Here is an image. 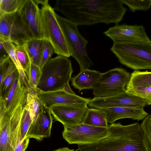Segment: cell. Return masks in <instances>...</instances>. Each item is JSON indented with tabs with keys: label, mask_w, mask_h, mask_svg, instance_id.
<instances>
[{
	"label": "cell",
	"mask_w": 151,
	"mask_h": 151,
	"mask_svg": "<svg viewBox=\"0 0 151 151\" xmlns=\"http://www.w3.org/2000/svg\"><path fill=\"white\" fill-rule=\"evenodd\" d=\"M122 0H57L54 8L78 25L118 24L127 9Z\"/></svg>",
	"instance_id": "1"
},
{
	"label": "cell",
	"mask_w": 151,
	"mask_h": 151,
	"mask_svg": "<svg viewBox=\"0 0 151 151\" xmlns=\"http://www.w3.org/2000/svg\"><path fill=\"white\" fill-rule=\"evenodd\" d=\"M107 136L98 142L78 146L79 151H145L140 125L135 123L123 125L113 123L108 128Z\"/></svg>",
	"instance_id": "2"
},
{
	"label": "cell",
	"mask_w": 151,
	"mask_h": 151,
	"mask_svg": "<svg viewBox=\"0 0 151 151\" xmlns=\"http://www.w3.org/2000/svg\"><path fill=\"white\" fill-rule=\"evenodd\" d=\"M41 71V76L36 88L43 92L63 89L71 80L73 72L71 61L60 55L50 58Z\"/></svg>",
	"instance_id": "3"
},
{
	"label": "cell",
	"mask_w": 151,
	"mask_h": 151,
	"mask_svg": "<svg viewBox=\"0 0 151 151\" xmlns=\"http://www.w3.org/2000/svg\"><path fill=\"white\" fill-rule=\"evenodd\" d=\"M122 64L135 70L151 69V40L114 42L111 48Z\"/></svg>",
	"instance_id": "4"
},
{
	"label": "cell",
	"mask_w": 151,
	"mask_h": 151,
	"mask_svg": "<svg viewBox=\"0 0 151 151\" xmlns=\"http://www.w3.org/2000/svg\"><path fill=\"white\" fill-rule=\"evenodd\" d=\"M42 5L40 9L41 24L45 39L52 45L54 53L67 58L70 56L63 32L57 19L54 8L48 0H35Z\"/></svg>",
	"instance_id": "5"
},
{
	"label": "cell",
	"mask_w": 151,
	"mask_h": 151,
	"mask_svg": "<svg viewBox=\"0 0 151 151\" xmlns=\"http://www.w3.org/2000/svg\"><path fill=\"white\" fill-rule=\"evenodd\" d=\"M57 19L64 35L70 56L78 63L80 71L93 65L86 50L88 43L79 32L78 26L56 13Z\"/></svg>",
	"instance_id": "6"
},
{
	"label": "cell",
	"mask_w": 151,
	"mask_h": 151,
	"mask_svg": "<svg viewBox=\"0 0 151 151\" xmlns=\"http://www.w3.org/2000/svg\"><path fill=\"white\" fill-rule=\"evenodd\" d=\"M131 74L124 69L117 68L101 74L94 85L93 93L95 97L114 96L126 91Z\"/></svg>",
	"instance_id": "7"
},
{
	"label": "cell",
	"mask_w": 151,
	"mask_h": 151,
	"mask_svg": "<svg viewBox=\"0 0 151 151\" xmlns=\"http://www.w3.org/2000/svg\"><path fill=\"white\" fill-rule=\"evenodd\" d=\"M0 37L16 45L24 44L34 38L19 12L0 15Z\"/></svg>",
	"instance_id": "8"
},
{
	"label": "cell",
	"mask_w": 151,
	"mask_h": 151,
	"mask_svg": "<svg viewBox=\"0 0 151 151\" xmlns=\"http://www.w3.org/2000/svg\"><path fill=\"white\" fill-rule=\"evenodd\" d=\"M108 134V128L82 123L73 126H64L62 136L69 144L83 146L98 142L106 137Z\"/></svg>",
	"instance_id": "9"
},
{
	"label": "cell",
	"mask_w": 151,
	"mask_h": 151,
	"mask_svg": "<svg viewBox=\"0 0 151 151\" xmlns=\"http://www.w3.org/2000/svg\"><path fill=\"white\" fill-rule=\"evenodd\" d=\"M24 106H19L10 117L0 119V151H15L19 143L20 122Z\"/></svg>",
	"instance_id": "10"
},
{
	"label": "cell",
	"mask_w": 151,
	"mask_h": 151,
	"mask_svg": "<svg viewBox=\"0 0 151 151\" xmlns=\"http://www.w3.org/2000/svg\"><path fill=\"white\" fill-rule=\"evenodd\" d=\"M90 107L104 109L115 107L143 108L147 105L144 99L125 91L113 96L103 98L94 97L88 103Z\"/></svg>",
	"instance_id": "11"
},
{
	"label": "cell",
	"mask_w": 151,
	"mask_h": 151,
	"mask_svg": "<svg viewBox=\"0 0 151 151\" xmlns=\"http://www.w3.org/2000/svg\"><path fill=\"white\" fill-rule=\"evenodd\" d=\"M28 91L19 75L15 80L6 96L0 97V119L9 118L21 105L26 104Z\"/></svg>",
	"instance_id": "12"
},
{
	"label": "cell",
	"mask_w": 151,
	"mask_h": 151,
	"mask_svg": "<svg viewBox=\"0 0 151 151\" xmlns=\"http://www.w3.org/2000/svg\"><path fill=\"white\" fill-rule=\"evenodd\" d=\"M87 103L54 106L50 109L54 119L67 127L83 123L89 109Z\"/></svg>",
	"instance_id": "13"
},
{
	"label": "cell",
	"mask_w": 151,
	"mask_h": 151,
	"mask_svg": "<svg viewBox=\"0 0 151 151\" xmlns=\"http://www.w3.org/2000/svg\"><path fill=\"white\" fill-rule=\"evenodd\" d=\"M114 42L150 40L142 25L116 24L104 32Z\"/></svg>",
	"instance_id": "14"
},
{
	"label": "cell",
	"mask_w": 151,
	"mask_h": 151,
	"mask_svg": "<svg viewBox=\"0 0 151 151\" xmlns=\"http://www.w3.org/2000/svg\"><path fill=\"white\" fill-rule=\"evenodd\" d=\"M19 12L34 38L45 39L42 27L41 10L35 0H26Z\"/></svg>",
	"instance_id": "15"
},
{
	"label": "cell",
	"mask_w": 151,
	"mask_h": 151,
	"mask_svg": "<svg viewBox=\"0 0 151 151\" xmlns=\"http://www.w3.org/2000/svg\"><path fill=\"white\" fill-rule=\"evenodd\" d=\"M37 95L42 103L47 108L61 105L88 103L90 98H86L76 94L69 93L63 89L43 92L37 89Z\"/></svg>",
	"instance_id": "16"
},
{
	"label": "cell",
	"mask_w": 151,
	"mask_h": 151,
	"mask_svg": "<svg viewBox=\"0 0 151 151\" xmlns=\"http://www.w3.org/2000/svg\"><path fill=\"white\" fill-rule=\"evenodd\" d=\"M53 119L50 109L43 104L41 111L36 120L31 124L26 137L41 141L51 136Z\"/></svg>",
	"instance_id": "17"
},
{
	"label": "cell",
	"mask_w": 151,
	"mask_h": 151,
	"mask_svg": "<svg viewBox=\"0 0 151 151\" xmlns=\"http://www.w3.org/2000/svg\"><path fill=\"white\" fill-rule=\"evenodd\" d=\"M100 109L105 114L108 123L111 124L122 119L129 118L139 121L148 115L143 108L115 107Z\"/></svg>",
	"instance_id": "18"
},
{
	"label": "cell",
	"mask_w": 151,
	"mask_h": 151,
	"mask_svg": "<svg viewBox=\"0 0 151 151\" xmlns=\"http://www.w3.org/2000/svg\"><path fill=\"white\" fill-rule=\"evenodd\" d=\"M101 74V73L95 70L88 68L83 69L71 78V85L79 92L85 89H93Z\"/></svg>",
	"instance_id": "19"
},
{
	"label": "cell",
	"mask_w": 151,
	"mask_h": 151,
	"mask_svg": "<svg viewBox=\"0 0 151 151\" xmlns=\"http://www.w3.org/2000/svg\"><path fill=\"white\" fill-rule=\"evenodd\" d=\"M0 42L3 44L9 57L15 65L18 71L21 82L29 91L31 87L26 74L17 58L15 51V46L10 40L1 37H0Z\"/></svg>",
	"instance_id": "20"
},
{
	"label": "cell",
	"mask_w": 151,
	"mask_h": 151,
	"mask_svg": "<svg viewBox=\"0 0 151 151\" xmlns=\"http://www.w3.org/2000/svg\"><path fill=\"white\" fill-rule=\"evenodd\" d=\"M44 40L33 38L24 44L31 63L39 67L41 60Z\"/></svg>",
	"instance_id": "21"
},
{
	"label": "cell",
	"mask_w": 151,
	"mask_h": 151,
	"mask_svg": "<svg viewBox=\"0 0 151 151\" xmlns=\"http://www.w3.org/2000/svg\"><path fill=\"white\" fill-rule=\"evenodd\" d=\"M83 123L104 128H108L109 126L104 111L101 109L94 108H89Z\"/></svg>",
	"instance_id": "22"
},
{
	"label": "cell",
	"mask_w": 151,
	"mask_h": 151,
	"mask_svg": "<svg viewBox=\"0 0 151 151\" xmlns=\"http://www.w3.org/2000/svg\"><path fill=\"white\" fill-rule=\"evenodd\" d=\"M36 88H31L27 93L26 104L28 107L32 122L36 119L41 110L43 104L37 95Z\"/></svg>",
	"instance_id": "23"
},
{
	"label": "cell",
	"mask_w": 151,
	"mask_h": 151,
	"mask_svg": "<svg viewBox=\"0 0 151 151\" xmlns=\"http://www.w3.org/2000/svg\"><path fill=\"white\" fill-rule=\"evenodd\" d=\"M19 75L18 71L12 60L4 76L2 83L0 84V96L5 98L8 94L16 78Z\"/></svg>",
	"instance_id": "24"
},
{
	"label": "cell",
	"mask_w": 151,
	"mask_h": 151,
	"mask_svg": "<svg viewBox=\"0 0 151 151\" xmlns=\"http://www.w3.org/2000/svg\"><path fill=\"white\" fill-rule=\"evenodd\" d=\"M143 86H151V71L134 70L126 88Z\"/></svg>",
	"instance_id": "25"
},
{
	"label": "cell",
	"mask_w": 151,
	"mask_h": 151,
	"mask_svg": "<svg viewBox=\"0 0 151 151\" xmlns=\"http://www.w3.org/2000/svg\"><path fill=\"white\" fill-rule=\"evenodd\" d=\"M140 127L142 132V143L145 151H151V114L143 120Z\"/></svg>",
	"instance_id": "26"
},
{
	"label": "cell",
	"mask_w": 151,
	"mask_h": 151,
	"mask_svg": "<svg viewBox=\"0 0 151 151\" xmlns=\"http://www.w3.org/2000/svg\"><path fill=\"white\" fill-rule=\"evenodd\" d=\"M26 0H0V15L19 11Z\"/></svg>",
	"instance_id": "27"
},
{
	"label": "cell",
	"mask_w": 151,
	"mask_h": 151,
	"mask_svg": "<svg viewBox=\"0 0 151 151\" xmlns=\"http://www.w3.org/2000/svg\"><path fill=\"white\" fill-rule=\"evenodd\" d=\"M15 49L18 59L28 77L31 62L24 44L16 45Z\"/></svg>",
	"instance_id": "28"
},
{
	"label": "cell",
	"mask_w": 151,
	"mask_h": 151,
	"mask_svg": "<svg viewBox=\"0 0 151 151\" xmlns=\"http://www.w3.org/2000/svg\"><path fill=\"white\" fill-rule=\"evenodd\" d=\"M32 122V121L28 107L25 104L23 107L21 119L19 143L26 138L27 134Z\"/></svg>",
	"instance_id": "29"
},
{
	"label": "cell",
	"mask_w": 151,
	"mask_h": 151,
	"mask_svg": "<svg viewBox=\"0 0 151 151\" xmlns=\"http://www.w3.org/2000/svg\"><path fill=\"white\" fill-rule=\"evenodd\" d=\"M126 91L144 99L147 102V105H151V86L126 88Z\"/></svg>",
	"instance_id": "30"
},
{
	"label": "cell",
	"mask_w": 151,
	"mask_h": 151,
	"mask_svg": "<svg viewBox=\"0 0 151 151\" xmlns=\"http://www.w3.org/2000/svg\"><path fill=\"white\" fill-rule=\"evenodd\" d=\"M123 4L127 5L132 12L147 11L151 6V0H122Z\"/></svg>",
	"instance_id": "31"
},
{
	"label": "cell",
	"mask_w": 151,
	"mask_h": 151,
	"mask_svg": "<svg viewBox=\"0 0 151 151\" xmlns=\"http://www.w3.org/2000/svg\"><path fill=\"white\" fill-rule=\"evenodd\" d=\"M41 75V71L40 67L31 63L27 77L31 88H36Z\"/></svg>",
	"instance_id": "32"
},
{
	"label": "cell",
	"mask_w": 151,
	"mask_h": 151,
	"mask_svg": "<svg viewBox=\"0 0 151 151\" xmlns=\"http://www.w3.org/2000/svg\"><path fill=\"white\" fill-rule=\"evenodd\" d=\"M54 52V48L51 43L47 40L45 39L41 60L40 66L41 70L47 61L51 58Z\"/></svg>",
	"instance_id": "33"
},
{
	"label": "cell",
	"mask_w": 151,
	"mask_h": 151,
	"mask_svg": "<svg viewBox=\"0 0 151 151\" xmlns=\"http://www.w3.org/2000/svg\"><path fill=\"white\" fill-rule=\"evenodd\" d=\"M12 60L10 57H9L0 61V84L2 83L4 80V76Z\"/></svg>",
	"instance_id": "34"
},
{
	"label": "cell",
	"mask_w": 151,
	"mask_h": 151,
	"mask_svg": "<svg viewBox=\"0 0 151 151\" xmlns=\"http://www.w3.org/2000/svg\"><path fill=\"white\" fill-rule=\"evenodd\" d=\"M29 139L26 137L22 142L19 143L17 145L15 151H25L28 147Z\"/></svg>",
	"instance_id": "35"
},
{
	"label": "cell",
	"mask_w": 151,
	"mask_h": 151,
	"mask_svg": "<svg viewBox=\"0 0 151 151\" xmlns=\"http://www.w3.org/2000/svg\"><path fill=\"white\" fill-rule=\"evenodd\" d=\"M9 57L7 51L3 44L0 42V61Z\"/></svg>",
	"instance_id": "36"
},
{
	"label": "cell",
	"mask_w": 151,
	"mask_h": 151,
	"mask_svg": "<svg viewBox=\"0 0 151 151\" xmlns=\"http://www.w3.org/2000/svg\"><path fill=\"white\" fill-rule=\"evenodd\" d=\"M63 89L69 93L73 95L76 94L71 89L69 85V83L66 85Z\"/></svg>",
	"instance_id": "37"
},
{
	"label": "cell",
	"mask_w": 151,
	"mask_h": 151,
	"mask_svg": "<svg viewBox=\"0 0 151 151\" xmlns=\"http://www.w3.org/2000/svg\"><path fill=\"white\" fill-rule=\"evenodd\" d=\"M52 151H75L74 149H70L68 147L60 148Z\"/></svg>",
	"instance_id": "38"
}]
</instances>
